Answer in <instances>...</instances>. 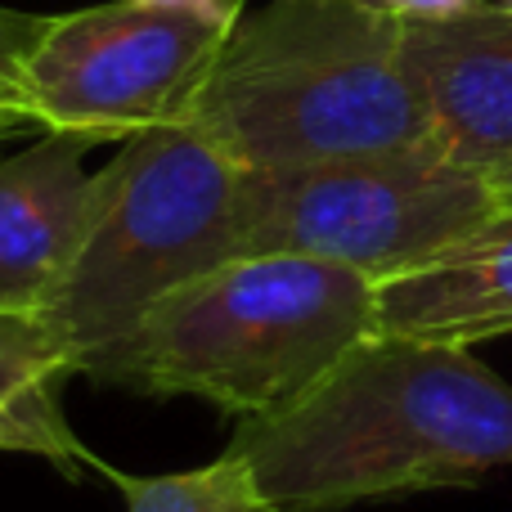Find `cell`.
Returning <instances> with one entry per match:
<instances>
[{
  "label": "cell",
  "mask_w": 512,
  "mask_h": 512,
  "mask_svg": "<svg viewBox=\"0 0 512 512\" xmlns=\"http://www.w3.org/2000/svg\"><path fill=\"white\" fill-rule=\"evenodd\" d=\"M230 450L274 512L472 486L512 468V387L472 346L373 333L297 405L239 423Z\"/></svg>",
  "instance_id": "1"
},
{
  "label": "cell",
  "mask_w": 512,
  "mask_h": 512,
  "mask_svg": "<svg viewBox=\"0 0 512 512\" xmlns=\"http://www.w3.org/2000/svg\"><path fill=\"white\" fill-rule=\"evenodd\" d=\"M185 122L243 171H301L432 144L405 18L378 0L243 9Z\"/></svg>",
  "instance_id": "2"
},
{
  "label": "cell",
  "mask_w": 512,
  "mask_h": 512,
  "mask_svg": "<svg viewBox=\"0 0 512 512\" xmlns=\"http://www.w3.org/2000/svg\"><path fill=\"white\" fill-rule=\"evenodd\" d=\"M373 333L369 274L292 252L234 256L90 351L81 378L140 396H194L248 423L297 405Z\"/></svg>",
  "instance_id": "3"
},
{
  "label": "cell",
  "mask_w": 512,
  "mask_h": 512,
  "mask_svg": "<svg viewBox=\"0 0 512 512\" xmlns=\"http://www.w3.org/2000/svg\"><path fill=\"white\" fill-rule=\"evenodd\" d=\"M243 189L248 171L189 122L122 140L95 171L77 248L36 306L72 346L77 369L180 283L243 256Z\"/></svg>",
  "instance_id": "4"
},
{
  "label": "cell",
  "mask_w": 512,
  "mask_h": 512,
  "mask_svg": "<svg viewBox=\"0 0 512 512\" xmlns=\"http://www.w3.org/2000/svg\"><path fill=\"white\" fill-rule=\"evenodd\" d=\"M495 212L499 198L486 171L459 167L436 144L301 171H248L243 256H315L378 283Z\"/></svg>",
  "instance_id": "5"
},
{
  "label": "cell",
  "mask_w": 512,
  "mask_h": 512,
  "mask_svg": "<svg viewBox=\"0 0 512 512\" xmlns=\"http://www.w3.org/2000/svg\"><path fill=\"white\" fill-rule=\"evenodd\" d=\"M230 32L221 18L144 0L72 9L18 63V104L32 126L86 144L176 126Z\"/></svg>",
  "instance_id": "6"
},
{
  "label": "cell",
  "mask_w": 512,
  "mask_h": 512,
  "mask_svg": "<svg viewBox=\"0 0 512 512\" xmlns=\"http://www.w3.org/2000/svg\"><path fill=\"white\" fill-rule=\"evenodd\" d=\"M405 50L436 149L486 176L512 162V9L405 23Z\"/></svg>",
  "instance_id": "7"
},
{
  "label": "cell",
  "mask_w": 512,
  "mask_h": 512,
  "mask_svg": "<svg viewBox=\"0 0 512 512\" xmlns=\"http://www.w3.org/2000/svg\"><path fill=\"white\" fill-rule=\"evenodd\" d=\"M378 333L477 346L512 333V207H499L427 261L373 283Z\"/></svg>",
  "instance_id": "8"
},
{
  "label": "cell",
  "mask_w": 512,
  "mask_h": 512,
  "mask_svg": "<svg viewBox=\"0 0 512 512\" xmlns=\"http://www.w3.org/2000/svg\"><path fill=\"white\" fill-rule=\"evenodd\" d=\"M86 140L50 135L0 158V310H36L81 239L95 198Z\"/></svg>",
  "instance_id": "9"
},
{
  "label": "cell",
  "mask_w": 512,
  "mask_h": 512,
  "mask_svg": "<svg viewBox=\"0 0 512 512\" xmlns=\"http://www.w3.org/2000/svg\"><path fill=\"white\" fill-rule=\"evenodd\" d=\"M77 373L72 346L41 310H0V454H36L68 477L104 472L63 414V387Z\"/></svg>",
  "instance_id": "10"
},
{
  "label": "cell",
  "mask_w": 512,
  "mask_h": 512,
  "mask_svg": "<svg viewBox=\"0 0 512 512\" xmlns=\"http://www.w3.org/2000/svg\"><path fill=\"white\" fill-rule=\"evenodd\" d=\"M126 499V512H274L261 495L252 468L234 450L203 468L185 472H122L104 463V472Z\"/></svg>",
  "instance_id": "11"
},
{
  "label": "cell",
  "mask_w": 512,
  "mask_h": 512,
  "mask_svg": "<svg viewBox=\"0 0 512 512\" xmlns=\"http://www.w3.org/2000/svg\"><path fill=\"white\" fill-rule=\"evenodd\" d=\"M45 23H50V14H23V9L0 5V81L14 86L18 63L27 59L36 36L45 32Z\"/></svg>",
  "instance_id": "12"
},
{
  "label": "cell",
  "mask_w": 512,
  "mask_h": 512,
  "mask_svg": "<svg viewBox=\"0 0 512 512\" xmlns=\"http://www.w3.org/2000/svg\"><path fill=\"white\" fill-rule=\"evenodd\" d=\"M387 14L405 18V23H432V18H454L463 9H472L477 0H378Z\"/></svg>",
  "instance_id": "13"
},
{
  "label": "cell",
  "mask_w": 512,
  "mask_h": 512,
  "mask_svg": "<svg viewBox=\"0 0 512 512\" xmlns=\"http://www.w3.org/2000/svg\"><path fill=\"white\" fill-rule=\"evenodd\" d=\"M144 5H171V9H194V14L221 18V23H239L248 0H144Z\"/></svg>",
  "instance_id": "14"
},
{
  "label": "cell",
  "mask_w": 512,
  "mask_h": 512,
  "mask_svg": "<svg viewBox=\"0 0 512 512\" xmlns=\"http://www.w3.org/2000/svg\"><path fill=\"white\" fill-rule=\"evenodd\" d=\"M23 126H32V122H27L23 104H18V90L9 86V81H0V144L14 131H23Z\"/></svg>",
  "instance_id": "15"
},
{
  "label": "cell",
  "mask_w": 512,
  "mask_h": 512,
  "mask_svg": "<svg viewBox=\"0 0 512 512\" xmlns=\"http://www.w3.org/2000/svg\"><path fill=\"white\" fill-rule=\"evenodd\" d=\"M490 185H495L499 207H512V162H504V167L490 171Z\"/></svg>",
  "instance_id": "16"
},
{
  "label": "cell",
  "mask_w": 512,
  "mask_h": 512,
  "mask_svg": "<svg viewBox=\"0 0 512 512\" xmlns=\"http://www.w3.org/2000/svg\"><path fill=\"white\" fill-rule=\"evenodd\" d=\"M495 5H499V9H512V0H495Z\"/></svg>",
  "instance_id": "17"
}]
</instances>
